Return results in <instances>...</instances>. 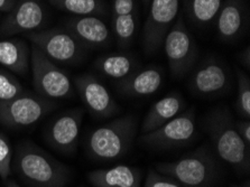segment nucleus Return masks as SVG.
<instances>
[{"mask_svg": "<svg viewBox=\"0 0 250 187\" xmlns=\"http://www.w3.org/2000/svg\"><path fill=\"white\" fill-rule=\"evenodd\" d=\"M11 170L27 187H64L71 177L66 165L29 140L17 145Z\"/></svg>", "mask_w": 250, "mask_h": 187, "instance_id": "f257e3e1", "label": "nucleus"}, {"mask_svg": "<svg viewBox=\"0 0 250 187\" xmlns=\"http://www.w3.org/2000/svg\"><path fill=\"white\" fill-rule=\"evenodd\" d=\"M165 54L170 73L175 79L183 76L194 65L196 47L183 18L180 17L170 27L164 40Z\"/></svg>", "mask_w": 250, "mask_h": 187, "instance_id": "6e6552de", "label": "nucleus"}, {"mask_svg": "<svg viewBox=\"0 0 250 187\" xmlns=\"http://www.w3.org/2000/svg\"><path fill=\"white\" fill-rule=\"evenodd\" d=\"M134 9L135 0H113V14H115V16L132 14Z\"/></svg>", "mask_w": 250, "mask_h": 187, "instance_id": "c85d7f7f", "label": "nucleus"}, {"mask_svg": "<svg viewBox=\"0 0 250 187\" xmlns=\"http://www.w3.org/2000/svg\"><path fill=\"white\" fill-rule=\"evenodd\" d=\"M244 26V7L240 0H227L218 14L217 28L223 41H233Z\"/></svg>", "mask_w": 250, "mask_h": 187, "instance_id": "aec40b11", "label": "nucleus"}, {"mask_svg": "<svg viewBox=\"0 0 250 187\" xmlns=\"http://www.w3.org/2000/svg\"><path fill=\"white\" fill-rule=\"evenodd\" d=\"M222 0H190L188 11L193 21L198 24H209L218 16Z\"/></svg>", "mask_w": 250, "mask_h": 187, "instance_id": "5701e85b", "label": "nucleus"}, {"mask_svg": "<svg viewBox=\"0 0 250 187\" xmlns=\"http://www.w3.org/2000/svg\"><path fill=\"white\" fill-rule=\"evenodd\" d=\"M86 177L94 187H142V173L129 165L97 169L90 171Z\"/></svg>", "mask_w": 250, "mask_h": 187, "instance_id": "a211bd4d", "label": "nucleus"}, {"mask_svg": "<svg viewBox=\"0 0 250 187\" xmlns=\"http://www.w3.org/2000/svg\"><path fill=\"white\" fill-rule=\"evenodd\" d=\"M236 129L244 143L250 148V121L249 119L236 122Z\"/></svg>", "mask_w": 250, "mask_h": 187, "instance_id": "c756f323", "label": "nucleus"}, {"mask_svg": "<svg viewBox=\"0 0 250 187\" xmlns=\"http://www.w3.org/2000/svg\"><path fill=\"white\" fill-rule=\"evenodd\" d=\"M74 85L85 108L97 118H109L119 112V105L104 83L91 74H83L74 80Z\"/></svg>", "mask_w": 250, "mask_h": 187, "instance_id": "f8f14e48", "label": "nucleus"}, {"mask_svg": "<svg viewBox=\"0 0 250 187\" xmlns=\"http://www.w3.org/2000/svg\"><path fill=\"white\" fill-rule=\"evenodd\" d=\"M150 8L143 33L147 53L157 52L180 11V0H150Z\"/></svg>", "mask_w": 250, "mask_h": 187, "instance_id": "1a4fd4ad", "label": "nucleus"}, {"mask_svg": "<svg viewBox=\"0 0 250 187\" xmlns=\"http://www.w3.org/2000/svg\"><path fill=\"white\" fill-rule=\"evenodd\" d=\"M24 87L8 71L0 70V103L14 100L24 93Z\"/></svg>", "mask_w": 250, "mask_h": 187, "instance_id": "b1692460", "label": "nucleus"}, {"mask_svg": "<svg viewBox=\"0 0 250 187\" xmlns=\"http://www.w3.org/2000/svg\"><path fill=\"white\" fill-rule=\"evenodd\" d=\"M207 131L219 157L238 174H248L250 148L244 143L236 129V122L227 108L212 110L207 117Z\"/></svg>", "mask_w": 250, "mask_h": 187, "instance_id": "f03ea898", "label": "nucleus"}, {"mask_svg": "<svg viewBox=\"0 0 250 187\" xmlns=\"http://www.w3.org/2000/svg\"><path fill=\"white\" fill-rule=\"evenodd\" d=\"M232 187H250L248 183H246V185H237V186H232Z\"/></svg>", "mask_w": 250, "mask_h": 187, "instance_id": "473e14b6", "label": "nucleus"}, {"mask_svg": "<svg viewBox=\"0 0 250 187\" xmlns=\"http://www.w3.org/2000/svg\"><path fill=\"white\" fill-rule=\"evenodd\" d=\"M53 6L74 16H96L104 11L101 0H48Z\"/></svg>", "mask_w": 250, "mask_h": 187, "instance_id": "4be33fe9", "label": "nucleus"}, {"mask_svg": "<svg viewBox=\"0 0 250 187\" xmlns=\"http://www.w3.org/2000/svg\"><path fill=\"white\" fill-rule=\"evenodd\" d=\"M27 38L53 62L73 63L81 55L80 42L69 30L54 28L32 32Z\"/></svg>", "mask_w": 250, "mask_h": 187, "instance_id": "9d476101", "label": "nucleus"}, {"mask_svg": "<svg viewBox=\"0 0 250 187\" xmlns=\"http://www.w3.org/2000/svg\"><path fill=\"white\" fill-rule=\"evenodd\" d=\"M16 3V0H0V13H9Z\"/></svg>", "mask_w": 250, "mask_h": 187, "instance_id": "7c9ffc66", "label": "nucleus"}, {"mask_svg": "<svg viewBox=\"0 0 250 187\" xmlns=\"http://www.w3.org/2000/svg\"><path fill=\"white\" fill-rule=\"evenodd\" d=\"M137 125L135 116H125L97 128L86 141L89 156L102 162L123 158L130 150Z\"/></svg>", "mask_w": 250, "mask_h": 187, "instance_id": "7ed1b4c3", "label": "nucleus"}, {"mask_svg": "<svg viewBox=\"0 0 250 187\" xmlns=\"http://www.w3.org/2000/svg\"><path fill=\"white\" fill-rule=\"evenodd\" d=\"M13 148L7 137L0 132V178L6 182L11 174Z\"/></svg>", "mask_w": 250, "mask_h": 187, "instance_id": "bb28decb", "label": "nucleus"}, {"mask_svg": "<svg viewBox=\"0 0 250 187\" xmlns=\"http://www.w3.org/2000/svg\"><path fill=\"white\" fill-rule=\"evenodd\" d=\"M163 72L158 67H147L130 74L119 82L118 90L126 97H147L161 89L163 84Z\"/></svg>", "mask_w": 250, "mask_h": 187, "instance_id": "f3484780", "label": "nucleus"}, {"mask_svg": "<svg viewBox=\"0 0 250 187\" xmlns=\"http://www.w3.org/2000/svg\"><path fill=\"white\" fill-rule=\"evenodd\" d=\"M54 109L51 100L24 92L8 102L0 103V124L10 129L32 127Z\"/></svg>", "mask_w": 250, "mask_h": 187, "instance_id": "0eeeda50", "label": "nucleus"}, {"mask_svg": "<svg viewBox=\"0 0 250 187\" xmlns=\"http://www.w3.org/2000/svg\"><path fill=\"white\" fill-rule=\"evenodd\" d=\"M196 136L198 129L194 109H190L180 113L156 130L142 135L139 141L140 144L155 149L170 150L193 143Z\"/></svg>", "mask_w": 250, "mask_h": 187, "instance_id": "423d86ee", "label": "nucleus"}, {"mask_svg": "<svg viewBox=\"0 0 250 187\" xmlns=\"http://www.w3.org/2000/svg\"><path fill=\"white\" fill-rule=\"evenodd\" d=\"M45 18L46 13L40 0H18L0 24V35L36 32L44 25Z\"/></svg>", "mask_w": 250, "mask_h": 187, "instance_id": "9b49d317", "label": "nucleus"}, {"mask_svg": "<svg viewBox=\"0 0 250 187\" xmlns=\"http://www.w3.org/2000/svg\"><path fill=\"white\" fill-rule=\"evenodd\" d=\"M67 30L85 45L101 47L110 41V30L102 19L96 16H77L66 24Z\"/></svg>", "mask_w": 250, "mask_h": 187, "instance_id": "2eb2a0df", "label": "nucleus"}, {"mask_svg": "<svg viewBox=\"0 0 250 187\" xmlns=\"http://www.w3.org/2000/svg\"><path fill=\"white\" fill-rule=\"evenodd\" d=\"M94 66L102 74L113 80L123 81L136 70V62L127 54H110L100 57Z\"/></svg>", "mask_w": 250, "mask_h": 187, "instance_id": "412c9836", "label": "nucleus"}, {"mask_svg": "<svg viewBox=\"0 0 250 187\" xmlns=\"http://www.w3.org/2000/svg\"><path fill=\"white\" fill-rule=\"evenodd\" d=\"M83 121L81 109H73L61 114L46 130L47 144L61 154L72 155L77 150Z\"/></svg>", "mask_w": 250, "mask_h": 187, "instance_id": "ddd939ff", "label": "nucleus"}, {"mask_svg": "<svg viewBox=\"0 0 250 187\" xmlns=\"http://www.w3.org/2000/svg\"><path fill=\"white\" fill-rule=\"evenodd\" d=\"M144 187H182L179 183L174 181V179L169 178L167 176H164L155 170L154 168H150L147 173L145 185Z\"/></svg>", "mask_w": 250, "mask_h": 187, "instance_id": "cd10ccee", "label": "nucleus"}, {"mask_svg": "<svg viewBox=\"0 0 250 187\" xmlns=\"http://www.w3.org/2000/svg\"><path fill=\"white\" fill-rule=\"evenodd\" d=\"M5 185L6 187H21L20 184H17L16 181H14V179H7L5 182Z\"/></svg>", "mask_w": 250, "mask_h": 187, "instance_id": "2f4dec72", "label": "nucleus"}, {"mask_svg": "<svg viewBox=\"0 0 250 187\" xmlns=\"http://www.w3.org/2000/svg\"><path fill=\"white\" fill-rule=\"evenodd\" d=\"M150 1V0H144V2H145V3H148Z\"/></svg>", "mask_w": 250, "mask_h": 187, "instance_id": "72a5a7b5", "label": "nucleus"}, {"mask_svg": "<svg viewBox=\"0 0 250 187\" xmlns=\"http://www.w3.org/2000/svg\"><path fill=\"white\" fill-rule=\"evenodd\" d=\"M238 75V97L237 109L245 119L250 117V80L242 71H237Z\"/></svg>", "mask_w": 250, "mask_h": 187, "instance_id": "a878e982", "label": "nucleus"}, {"mask_svg": "<svg viewBox=\"0 0 250 187\" xmlns=\"http://www.w3.org/2000/svg\"><path fill=\"white\" fill-rule=\"evenodd\" d=\"M184 108L185 101L180 93L173 92L162 98L150 106L146 117L144 118L142 129H140L142 133L146 135V133L156 130L157 128L162 127L166 122L183 112Z\"/></svg>", "mask_w": 250, "mask_h": 187, "instance_id": "dca6fc26", "label": "nucleus"}, {"mask_svg": "<svg viewBox=\"0 0 250 187\" xmlns=\"http://www.w3.org/2000/svg\"><path fill=\"white\" fill-rule=\"evenodd\" d=\"M182 187H209L217 174L215 159L207 146L172 163H160L154 168Z\"/></svg>", "mask_w": 250, "mask_h": 187, "instance_id": "20e7f679", "label": "nucleus"}, {"mask_svg": "<svg viewBox=\"0 0 250 187\" xmlns=\"http://www.w3.org/2000/svg\"><path fill=\"white\" fill-rule=\"evenodd\" d=\"M229 87V74L217 61H207L200 65L188 81V89L200 97L220 95Z\"/></svg>", "mask_w": 250, "mask_h": 187, "instance_id": "4468645a", "label": "nucleus"}, {"mask_svg": "<svg viewBox=\"0 0 250 187\" xmlns=\"http://www.w3.org/2000/svg\"><path fill=\"white\" fill-rule=\"evenodd\" d=\"M0 65L15 74L25 76L30 68V48L21 38L0 41Z\"/></svg>", "mask_w": 250, "mask_h": 187, "instance_id": "6ab92c4d", "label": "nucleus"}, {"mask_svg": "<svg viewBox=\"0 0 250 187\" xmlns=\"http://www.w3.org/2000/svg\"><path fill=\"white\" fill-rule=\"evenodd\" d=\"M136 21L134 14L120 15L113 18V30L119 43L126 46L131 42L135 35Z\"/></svg>", "mask_w": 250, "mask_h": 187, "instance_id": "393cba45", "label": "nucleus"}, {"mask_svg": "<svg viewBox=\"0 0 250 187\" xmlns=\"http://www.w3.org/2000/svg\"><path fill=\"white\" fill-rule=\"evenodd\" d=\"M30 70L36 93L47 100L69 99L73 94L70 76L41 52L35 45L30 48Z\"/></svg>", "mask_w": 250, "mask_h": 187, "instance_id": "39448f33", "label": "nucleus"}]
</instances>
